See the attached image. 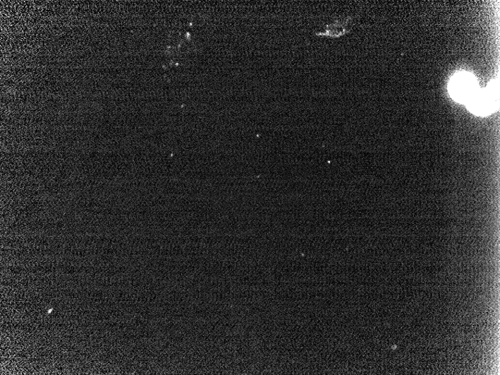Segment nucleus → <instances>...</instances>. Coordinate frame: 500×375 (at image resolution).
Masks as SVG:
<instances>
[{
	"label": "nucleus",
	"mask_w": 500,
	"mask_h": 375,
	"mask_svg": "<svg viewBox=\"0 0 500 375\" xmlns=\"http://www.w3.org/2000/svg\"><path fill=\"white\" fill-rule=\"evenodd\" d=\"M479 85L471 74L461 73L449 83V93L458 103L468 105L480 91Z\"/></svg>",
	"instance_id": "1"
},
{
	"label": "nucleus",
	"mask_w": 500,
	"mask_h": 375,
	"mask_svg": "<svg viewBox=\"0 0 500 375\" xmlns=\"http://www.w3.org/2000/svg\"><path fill=\"white\" fill-rule=\"evenodd\" d=\"M496 105V95L489 90H480L467 105L472 114L486 116L495 111Z\"/></svg>",
	"instance_id": "2"
}]
</instances>
